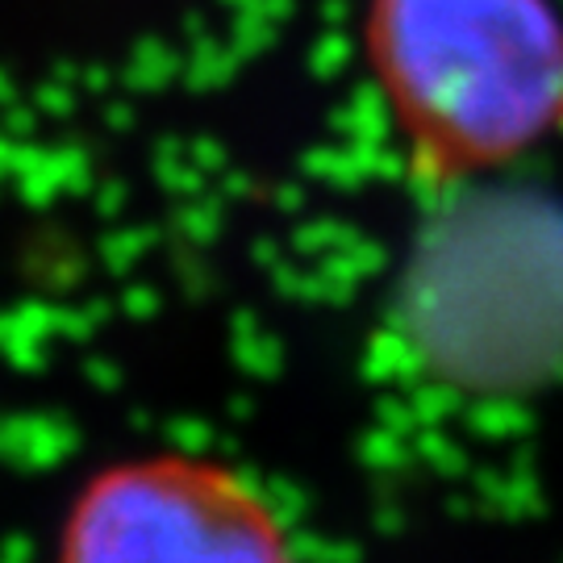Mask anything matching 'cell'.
<instances>
[{
    "label": "cell",
    "instance_id": "6da1fadb",
    "mask_svg": "<svg viewBox=\"0 0 563 563\" xmlns=\"http://www.w3.org/2000/svg\"><path fill=\"white\" fill-rule=\"evenodd\" d=\"M367 55L413 167L497 172L563 125V18L551 0H372Z\"/></svg>",
    "mask_w": 563,
    "mask_h": 563
},
{
    "label": "cell",
    "instance_id": "7a4b0ae2",
    "mask_svg": "<svg viewBox=\"0 0 563 563\" xmlns=\"http://www.w3.org/2000/svg\"><path fill=\"white\" fill-rule=\"evenodd\" d=\"M59 563H297L280 509L242 472L197 455H146L84 484Z\"/></svg>",
    "mask_w": 563,
    "mask_h": 563
}]
</instances>
